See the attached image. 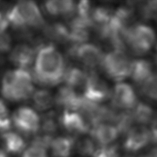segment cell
Instances as JSON below:
<instances>
[{"label": "cell", "instance_id": "cell-18", "mask_svg": "<svg viewBox=\"0 0 157 157\" xmlns=\"http://www.w3.org/2000/svg\"><path fill=\"white\" fill-rule=\"evenodd\" d=\"M1 139L6 152L18 155L24 152L26 147L24 139L16 132L9 131L2 134H1Z\"/></svg>", "mask_w": 157, "mask_h": 157}, {"label": "cell", "instance_id": "cell-22", "mask_svg": "<svg viewBox=\"0 0 157 157\" xmlns=\"http://www.w3.org/2000/svg\"><path fill=\"white\" fill-rule=\"evenodd\" d=\"M111 121L115 123L114 126L117 128L119 134L126 135L132 128L134 119L132 114L129 112L122 111L120 113H115V111H114Z\"/></svg>", "mask_w": 157, "mask_h": 157}, {"label": "cell", "instance_id": "cell-16", "mask_svg": "<svg viewBox=\"0 0 157 157\" xmlns=\"http://www.w3.org/2000/svg\"><path fill=\"white\" fill-rule=\"evenodd\" d=\"M152 75V66L145 59H136L131 63L130 75L134 82L143 85Z\"/></svg>", "mask_w": 157, "mask_h": 157}, {"label": "cell", "instance_id": "cell-12", "mask_svg": "<svg viewBox=\"0 0 157 157\" xmlns=\"http://www.w3.org/2000/svg\"><path fill=\"white\" fill-rule=\"evenodd\" d=\"M61 123L66 131L75 135L86 134L90 131L88 123L85 118L77 112L64 111L61 117Z\"/></svg>", "mask_w": 157, "mask_h": 157}, {"label": "cell", "instance_id": "cell-37", "mask_svg": "<svg viewBox=\"0 0 157 157\" xmlns=\"http://www.w3.org/2000/svg\"><path fill=\"white\" fill-rule=\"evenodd\" d=\"M155 61H156V63L157 65V54L156 55V57H155Z\"/></svg>", "mask_w": 157, "mask_h": 157}, {"label": "cell", "instance_id": "cell-23", "mask_svg": "<svg viewBox=\"0 0 157 157\" xmlns=\"http://www.w3.org/2000/svg\"><path fill=\"white\" fill-rule=\"evenodd\" d=\"M45 34L48 38L58 42L69 41L70 30L63 24L55 23L46 27Z\"/></svg>", "mask_w": 157, "mask_h": 157}, {"label": "cell", "instance_id": "cell-11", "mask_svg": "<svg viewBox=\"0 0 157 157\" xmlns=\"http://www.w3.org/2000/svg\"><path fill=\"white\" fill-rule=\"evenodd\" d=\"M55 102L66 110L80 111L84 103L83 96L77 93L75 90L65 86L59 89L55 97Z\"/></svg>", "mask_w": 157, "mask_h": 157}, {"label": "cell", "instance_id": "cell-35", "mask_svg": "<svg viewBox=\"0 0 157 157\" xmlns=\"http://www.w3.org/2000/svg\"><path fill=\"white\" fill-rule=\"evenodd\" d=\"M141 157H157V147L152 148L149 152Z\"/></svg>", "mask_w": 157, "mask_h": 157}, {"label": "cell", "instance_id": "cell-13", "mask_svg": "<svg viewBox=\"0 0 157 157\" xmlns=\"http://www.w3.org/2000/svg\"><path fill=\"white\" fill-rule=\"evenodd\" d=\"M35 55V50L27 44H18L10 52V61L21 69L31 66Z\"/></svg>", "mask_w": 157, "mask_h": 157}, {"label": "cell", "instance_id": "cell-2", "mask_svg": "<svg viewBox=\"0 0 157 157\" xmlns=\"http://www.w3.org/2000/svg\"><path fill=\"white\" fill-rule=\"evenodd\" d=\"M2 95L11 101L27 100L34 92L33 77L26 69L8 71L2 81Z\"/></svg>", "mask_w": 157, "mask_h": 157}, {"label": "cell", "instance_id": "cell-6", "mask_svg": "<svg viewBox=\"0 0 157 157\" xmlns=\"http://www.w3.org/2000/svg\"><path fill=\"white\" fill-rule=\"evenodd\" d=\"M110 95L108 84L93 71L87 72V81L83 88V97L88 101L94 103L107 100Z\"/></svg>", "mask_w": 157, "mask_h": 157}, {"label": "cell", "instance_id": "cell-15", "mask_svg": "<svg viewBox=\"0 0 157 157\" xmlns=\"http://www.w3.org/2000/svg\"><path fill=\"white\" fill-rule=\"evenodd\" d=\"M45 8L52 16H63L71 17L77 12V6L71 0L48 1L45 2Z\"/></svg>", "mask_w": 157, "mask_h": 157}, {"label": "cell", "instance_id": "cell-4", "mask_svg": "<svg viewBox=\"0 0 157 157\" xmlns=\"http://www.w3.org/2000/svg\"><path fill=\"white\" fill-rule=\"evenodd\" d=\"M125 44L135 55H142L152 48L156 35L150 26L145 24H134L123 33Z\"/></svg>", "mask_w": 157, "mask_h": 157}, {"label": "cell", "instance_id": "cell-19", "mask_svg": "<svg viewBox=\"0 0 157 157\" xmlns=\"http://www.w3.org/2000/svg\"><path fill=\"white\" fill-rule=\"evenodd\" d=\"M114 13L113 8L107 6H100L92 8L90 18L93 27L98 29L108 25L113 18Z\"/></svg>", "mask_w": 157, "mask_h": 157}, {"label": "cell", "instance_id": "cell-36", "mask_svg": "<svg viewBox=\"0 0 157 157\" xmlns=\"http://www.w3.org/2000/svg\"><path fill=\"white\" fill-rule=\"evenodd\" d=\"M0 157H8L6 151L2 148H0Z\"/></svg>", "mask_w": 157, "mask_h": 157}, {"label": "cell", "instance_id": "cell-1", "mask_svg": "<svg viewBox=\"0 0 157 157\" xmlns=\"http://www.w3.org/2000/svg\"><path fill=\"white\" fill-rule=\"evenodd\" d=\"M65 63L63 56L52 44L41 47L35 59V80L44 86H55L63 79Z\"/></svg>", "mask_w": 157, "mask_h": 157}, {"label": "cell", "instance_id": "cell-3", "mask_svg": "<svg viewBox=\"0 0 157 157\" xmlns=\"http://www.w3.org/2000/svg\"><path fill=\"white\" fill-rule=\"evenodd\" d=\"M6 20L8 25L18 30L27 28L39 29L44 26V19L35 2L21 1L8 11Z\"/></svg>", "mask_w": 157, "mask_h": 157}, {"label": "cell", "instance_id": "cell-26", "mask_svg": "<svg viewBox=\"0 0 157 157\" xmlns=\"http://www.w3.org/2000/svg\"><path fill=\"white\" fill-rule=\"evenodd\" d=\"M69 41L75 45L85 44L88 40L90 33L89 30L83 28H71L70 29Z\"/></svg>", "mask_w": 157, "mask_h": 157}, {"label": "cell", "instance_id": "cell-7", "mask_svg": "<svg viewBox=\"0 0 157 157\" xmlns=\"http://www.w3.org/2000/svg\"><path fill=\"white\" fill-rule=\"evenodd\" d=\"M15 127L26 135L38 132L40 128V118L37 113L30 107H21L15 111L12 116Z\"/></svg>", "mask_w": 157, "mask_h": 157}, {"label": "cell", "instance_id": "cell-33", "mask_svg": "<svg viewBox=\"0 0 157 157\" xmlns=\"http://www.w3.org/2000/svg\"><path fill=\"white\" fill-rule=\"evenodd\" d=\"M8 119V108L2 100L0 99V121Z\"/></svg>", "mask_w": 157, "mask_h": 157}, {"label": "cell", "instance_id": "cell-39", "mask_svg": "<svg viewBox=\"0 0 157 157\" xmlns=\"http://www.w3.org/2000/svg\"><path fill=\"white\" fill-rule=\"evenodd\" d=\"M156 52H157V44H156Z\"/></svg>", "mask_w": 157, "mask_h": 157}, {"label": "cell", "instance_id": "cell-10", "mask_svg": "<svg viewBox=\"0 0 157 157\" xmlns=\"http://www.w3.org/2000/svg\"><path fill=\"white\" fill-rule=\"evenodd\" d=\"M150 141V130L144 125L132 128L126 134L123 148L129 152H138Z\"/></svg>", "mask_w": 157, "mask_h": 157}, {"label": "cell", "instance_id": "cell-24", "mask_svg": "<svg viewBox=\"0 0 157 157\" xmlns=\"http://www.w3.org/2000/svg\"><path fill=\"white\" fill-rule=\"evenodd\" d=\"M33 99L35 108L39 110H46L51 108L55 102L52 94L47 90H38L33 93Z\"/></svg>", "mask_w": 157, "mask_h": 157}, {"label": "cell", "instance_id": "cell-31", "mask_svg": "<svg viewBox=\"0 0 157 157\" xmlns=\"http://www.w3.org/2000/svg\"><path fill=\"white\" fill-rule=\"evenodd\" d=\"M11 46V37L6 33L0 34V53H5L10 50Z\"/></svg>", "mask_w": 157, "mask_h": 157}, {"label": "cell", "instance_id": "cell-25", "mask_svg": "<svg viewBox=\"0 0 157 157\" xmlns=\"http://www.w3.org/2000/svg\"><path fill=\"white\" fill-rule=\"evenodd\" d=\"M75 148L77 153L83 157H92L97 147L92 138L84 137L75 142Z\"/></svg>", "mask_w": 157, "mask_h": 157}, {"label": "cell", "instance_id": "cell-32", "mask_svg": "<svg viewBox=\"0 0 157 157\" xmlns=\"http://www.w3.org/2000/svg\"><path fill=\"white\" fill-rule=\"evenodd\" d=\"M150 142L153 144L157 145V117L151 123V128L150 130Z\"/></svg>", "mask_w": 157, "mask_h": 157}, {"label": "cell", "instance_id": "cell-28", "mask_svg": "<svg viewBox=\"0 0 157 157\" xmlns=\"http://www.w3.org/2000/svg\"><path fill=\"white\" fill-rule=\"evenodd\" d=\"M142 90L149 98L157 100V75H152L143 84Z\"/></svg>", "mask_w": 157, "mask_h": 157}, {"label": "cell", "instance_id": "cell-9", "mask_svg": "<svg viewBox=\"0 0 157 157\" xmlns=\"http://www.w3.org/2000/svg\"><path fill=\"white\" fill-rule=\"evenodd\" d=\"M136 99L135 92L129 84L119 82L114 86L113 94V105L114 108L130 110L136 105Z\"/></svg>", "mask_w": 157, "mask_h": 157}, {"label": "cell", "instance_id": "cell-38", "mask_svg": "<svg viewBox=\"0 0 157 157\" xmlns=\"http://www.w3.org/2000/svg\"><path fill=\"white\" fill-rule=\"evenodd\" d=\"M123 157H133V156H123Z\"/></svg>", "mask_w": 157, "mask_h": 157}, {"label": "cell", "instance_id": "cell-5", "mask_svg": "<svg viewBox=\"0 0 157 157\" xmlns=\"http://www.w3.org/2000/svg\"><path fill=\"white\" fill-rule=\"evenodd\" d=\"M131 63L125 52L112 50L103 56L101 66L109 78L121 81L130 77Z\"/></svg>", "mask_w": 157, "mask_h": 157}, {"label": "cell", "instance_id": "cell-21", "mask_svg": "<svg viewBox=\"0 0 157 157\" xmlns=\"http://www.w3.org/2000/svg\"><path fill=\"white\" fill-rule=\"evenodd\" d=\"M132 114L134 121L144 125L152 123L156 118L152 107L145 103H137Z\"/></svg>", "mask_w": 157, "mask_h": 157}, {"label": "cell", "instance_id": "cell-17", "mask_svg": "<svg viewBox=\"0 0 157 157\" xmlns=\"http://www.w3.org/2000/svg\"><path fill=\"white\" fill-rule=\"evenodd\" d=\"M75 140L71 136H59L50 145L52 157H71L75 146Z\"/></svg>", "mask_w": 157, "mask_h": 157}, {"label": "cell", "instance_id": "cell-27", "mask_svg": "<svg viewBox=\"0 0 157 157\" xmlns=\"http://www.w3.org/2000/svg\"><path fill=\"white\" fill-rule=\"evenodd\" d=\"M119 145L110 144L108 145H101L97 147L92 157H119Z\"/></svg>", "mask_w": 157, "mask_h": 157}, {"label": "cell", "instance_id": "cell-8", "mask_svg": "<svg viewBox=\"0 0 157 157\" xmlns=\"http://www.w3.org/2000/svg\"><path fill=\"white\" fill-rule=\"evenodd\" d=\"M69 55L89 68L101 65L103 54L98 46L92 44L75 45L70 48Z\"/></svg>", "mask_w": 157, "mask_h": 157}, {"label": "cell", "instance_id": "cell-30", "mask_svg": "<svg viewBox=\"0 0 157 157\" xmlns=\"http://www.w3.org/2000/svg\"><path fill=\"white\" fill-rule=\"evenodd\" d=\"M21 157H47L46 150L37 145H31L24 151Z\"/></svg>", "mask_w": 157, "mask_h": 157}, {"label": "cell", "instance_id": "cell-20", "mask_svg": "<svg viewBox=\"0 0 157 157\" xmlns=\"http://www.w3.org/2000/svg\"><path fill=\"white\" fill-rule=\"evenodd\" d=\"M63 80L65 81L66 86L71 88L75 90L81 87L84 88L87 81V72L76 67H71L66 70Z\"/></svg>", "mask_w": 157, "mask_h": 157}, {"label": "cell", "instance_id": "cell-29", "mask_svg": "<svg viewBox=\"0 0 157 157\" xmlns=\"http://www.w3.org/2000/svg\"><path fill=\"white\" fill-rule=\"evenodd\" d=\"M40 127H41L43 134L52 136V134L55 133L57 129V125L55 120L54 115L48 114L47 116L45 117L41 125H40Z\"/></svg>", "mask_w": 157, "mask_h": 157}, {"label": "cell", "instance_id": "cell-14", "mask_svg": "<svg viewBox=\"0 0 157 157\" xmlns=\"http://www.w3.org/2000/svg\"><path fill=\"white\" fill-rule=\"evenodd\" d=\"M92 139L101 145H108L115 141L119 136V132L114 125L101 123L90 130Z\"/></svg>", "mask_w": 157, "mask_h": 157}, {"label": "cell", "instance_id": "cell-34", "mask_svg": "<svg viewBox=\"0 0 157 157\" xmlns=\"http://www.w3.org/2000/svg\"><path fill=\"white\" fill-rule=\"evenodd\" d=\"M8 26V23L6 19L4 18V17L0 13V34L2 33H4L6 29Z\"/></svg>", "mask_w": 157, "mask_h": 157}]
</instances>
